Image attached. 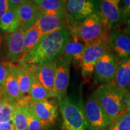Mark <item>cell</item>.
<instances>
[{"label": "cell", "instance_id": "cell-1", "mask_svg": "<svg viewBox=\"0 0 130 130\" xmlns=\"http://www.w3.org/2000/svg\"><path fill=\"white\" fill-rule=\"evenodd\" d=\"M70 36L68 28L43 36L34 48L19 61V64L25 67L28 65L57 61L60 57L65 43Z\"/></svg>", "mask_w": 130, "mask_h": 130}, {"label": "cell", "instance_id": "cell-2", "mask_svg": "<svg viewBox=\"0 0 130 130\" xmlns=\"http://www.w3.org/2000/svg\"><path fill=\"white\" fill-rule=\"evenodd\" d=\"M68 28L71 36L81 40L86 45L105 41L110 31L96 13L81 22L71 24Z\"/></svg>", "mask_w": 130, "mask_h": 130}, {"label": "cell", "instance_id": "cell-3", "mask_svg": "<svg viewBox=\"0 0 130 130\" xmlns=\"http://www.w3.org/2000/svg\"><path fill=\"white\" fill-rule=\"evenodd\" d=\"M95 92L99 104L111 125L122 112L125 111L123 105L125 94L110 84L99 86Z\"/></svg>", "mask_w": 130, "mask_h": 130}, {"label": "cell", "instance_id": "cell-4", "mask_svg": "<svg viewBox=\"0 0 130 130\" xmlns=\"http://www.w3.org/2000/svg\"><path fill=\"white\" fill-rule=\"evenodd\" d=\"M58 102L63 118L62 130H87L84 108L80 102L69 96Z\"/></svg>", "mask_w": 130, "mask_h": 130}, {"label": "cell", "instance_id": "cell-5", "mask_svg": "<svg viewBox=\"0 0 130 130\" xmlns=\"http://www.w3.org/2000/svg\"><path fill=\"white\" fill-rule=\"evenodd\" d=\"M119 0H103L96 2V12L101 18L110 30L119 28L129 21L120 6Z\"/></svg>", "mask_w": 130, "mask_h": 130}, {"label": "cell", "instance_id": "cell-6", "mask_svg": "<svg viewBox=\"0 0 130 130\" xmlns=\"http://www.w3.org/2000/svg\"><path fill=\"white\" fill-rule=\"evenodd\" d=\"M110 51L107 40L86 45L80 64L81 74L84 80L89 81L92 79L96 64L105 53Z\"/></svg>", "mask_w": 130, "mask_h": 130}, {"label": "cell", "instance_id": "cell-7", "mask_svg": "<svg viewBox=\"0 0 130 130\" xmlns=\"http://www.w3.org/2000/svg\"><path fill=\"white\" fill-rule=\"evenodd\" d=\"M84 113L89 130H108L110 124L101 107L94 92L89 98L84 107Z\"/></svg>", "mask_w": 130, "mask_h": 130}, {"label": "cell", "instance_id": "cell-8", "mask_svg": "<svg viewBox=\"0 0 130 130\" xmlns=\"http://www.w3.org/2000/svg\"><path fill=\"white\" fill-rule=\"evenodd\" d=\"M119 60L110 51L105 53L95 66L93 74L94 82L99 86L110 83L116 74Z\"/></svg>", "mask_w": 130, "mask_h": 130}, {"label": "cell", "instance_id": "cell-9", "mask_svg": "<svg viewBox=\"0 0 130 130\" xmlns=\"http://www.w3.org/2000/svg\"><path fill=\"white\" fill-rule=\"evenodd\" d=\"M28 107L41 123L42 126L54 125L58 116V103L55 98L38 101H28Z\"/></svg>", "mask_w": 130, "mask_h": 130}, {"label": "cell", "instance_id": "cell-10", "mask_svg": "<svg viewBox=\"0 0 130 130\" xmlns=\"http://www.w3.org/2000/svg\"><path fill=\"white\" fill-rule=\"evenodd\" d=\"M69 26L81 22L96 12V2L89 0H68L66 1Z\"/></svg>", "mask_w": 130, "mask_h": 130}, {"label": "cell", "instance_id": "cell-11", "mask_svg": "<svg viewBox=\"0 0 130 130\" xmlns=\"http://www.w3.org/2000/svg\"><path fill=\"white\" fill-rule=\"evenodd\" d=\"M107 43L110 51L119 59L130 57V35L119 28L110 31Z\"/></svg>", "mask_w": 130, "mask_h": 130}, {"label": "cell", "instance_id": "cell-12", "mask_svg": "<svg viewBox=\"0 0 130 130\" xmlns=\"http://www.w3.org/2000/svg\"><path fill=\"white\" fill-rule=\"evenodd\" d=\"M57 64V60L43 64L28 65L25 68L28 69L32 77L54 93Z\"/></svg>", "mask_w": 130, "mask_h": 130}, {"label": "cell", "instance_id": "cell-13", "mask_svg": "<svg viewBox=\"0 0 130 130\" xmlns=\"http://www.w3.org/2000/svg\"><path fill=\"white\" fill-rule=\"evenodd\" d=\"M71 63V60L64 56H60L57 60L54 93L58 100L67 96Z\"/></svg>", "mask_w": 130, "mask_h": 130}, {"label": "cell", "instance_id": "cell-14", "mask_svg": "<svg viewBox=\"0 0 130 130\" xmlns=\"http://www.w3.org/2000/svg\"><path fill=\"white\" fill-rule=\"evenodd\" d=\"M33 26L45 35L61 29L68 28L69 24L66 16L40 13Z\"/></svg>", "mask_w": 130, "mask_h": 130}, {"label": "cell", "instance_id": "cell-15", "mask_svg": "<svg viewBox=\"0 0 130 130\" xmlns=\"http://www.w3.org/2000/svg\"><path fill=\"white\" fill-rule=\"evenodd\" d=\"M19 21L18 30L26 31L33 27L39 15V12L31 1H24L16 8Z\"/></svg>", "mask_w": 130, "mask_h": 130}, {"label": "cell", "instance_id": "cell-16", "mask_svg": "<svg viewBox=\"0 0 130 130\" xmlns=\"http://www.w3.org/2000/svg\"><path fill=\"white\" fill-rule=\"evenodd\" d=\"M6 65L7 68V75L4 83L2 86L0 100L12 102L23 100L19 84L12 68L10 66L9 61H6Z\"/></svg>", "mask_w": 130, "mask_h": 130}, {"label": "cell", "instance_id": "cell-17", "mask_svg": "<svg viewBox=\"0 0 130 130\" xmlns=\"http://www.w3.org/2000/svg\"><path fill=\"white\" fill-rule=\"evenodd\" d=\"M25 31L16 30L9 34L6 38L8 56L12 62L20 61L24 57Z\"/></svg>", "mask_w": 130, "mask_h": 130}, {"label": "cell", "instance_id": "cell-18", "mask_svg": "<svg viewBox=\"0 0 130 130\" xmlns=\"http://www.w3.org/2000/svg\"><path fill=\"white\" fill-rule=\"evenodd\" d=\"M109 84L125 95L130 92V57L119 60L115 77Z\"/></svg>", "mask_w": 130, "mask_h": 130}, {"label": "cell", "instance_id": "cell-19", "mask_svg": "<svg viewBox=\"0 0 130 130\" xmlns=\"http://www.w3.org/2000/svg\"><path fill=\"white\" fill-rule=\"evenodd\" d=\"M86 45L81 40L70 36L65 43L60 56H64L70 58L74 64L80 67Z\"/></svg>", "mask_w": 130, "mask_h": 130}, {"label": "cell", "instance_id": "cell-20", "mask_svg": "<svg viewBox=\"0 0 130 130\" xmlns=\"http://www.w3.org/2000/svg\"><path fill=\"white\" fill-rule=\"evenodd\" d=\"M66 1L61 0H33L31 1L39 14H53L66 16Z\"/></svg>", "mask_w": 130, "mask_h": 130}, {"label": "cell", "instance_id": "cell-21", "mask_svg": "<svg viewBox=\"0 0 130 130\" xmlns=\"http://www.w3.org/2000/svg\"><path fill=\"white\" fill-rule=\"evenodd\" d=\"M9 64L17 79L22 99H30L29 95L31 86V76L28 69L19 64H15L10 61Z\"/></svg>", "mask_w": 130, "mask_h": 130}, {"label": "cell", "instance_id": "cell-22", "mask_svg": "<svg viewBox=\"0 0 130 130\" xmlns=\"http://www.w3.org/2000/svg\"><path fill=\"white\" fill-rule=\"evenodd\" d=\"M29 100L14 102L12 118L14 130H28L27 107Z\"/></svg>", "mask_w": 130, "mask_h": 130}, {"label": "cell", "instance_id": "cell-23", "mask_svg": "<svg viewBox=\"0 0 130 130\" xmlns=\"http://www.w3.org/2000/svg\"><path fill=\"white\" fill-rule=\"evenodd\" d=\"M30 76L31 86L29 97L31 101H38L56 98L54 94L48 90L31 75Z\"/></svg>", "mask_w": 130, "mask_h": 130}, {"label": "cell", "instance_id": "cell-24", "mask_svg": "<svg viewBox=\"0 0 130 130\" xmlns=\"http://www.w3.org/2000/svg\"><path fill=\"white\" fill-rule=\"evenodd\" d=\"M18 28L19 21L16 9L9 8L0 20V28L6 33L10 34L18 30Z\"/></svg>", "mask_w": 130, "mask_h": 130}, {"label": "cell", "instance_id": "cell-25", "mask_svg": "<svg viewBox=\"0 0 130 130\" xmlns=\"http://www.w3.org/2000/svg\"><path fill=\"white\" fill-rule=\"evenodd\" d=\"M43 36H44L43 33L38 28L34 26L28 30L26 31L25 39H24L23 58L34 48V46L36 45V43Z\"/></svg>", "mask_w": 130, "mask_h": 130}, {"label": "cell", "instance_id": "cell-26", "mask_svg": "<svg viewBox=\"0 0 130 130\" xmlns=\"http://www.w3.org/2000/svg\"><path fill=\"white\" fill-rule=\"evenodd\" d=\"M108 130H130V112H122L110 125Z\"/></svg>", "mask_w": 130, "mask_h": 130}, {"label": "cell", "instance_id": "cell-27", "mask_svg": "<svg viewBox=\"0 0 130 130\" xmlns=\"http://www.w3.org/2000/svg\"><path fill=\"white\" fill-rule=\"evenodd\" d=\"M14 102L0 100V123L12 121Z\"/></svg>", "mask_w": 130, "mask_h": 130}, {"label": "cell", "instance_id": "cell-28", "mask_svg": "<svg viewBox=\"0 0 130 130\" xmlns=\"http://www.w3.org/2000/svg\"><path fill=\"white\" fill-rule=\"evenodd\" d=\"M27 115L28 118V130H42V126L39 120L29 109L27 105Z\"/></svg>", "mask_w": 130, "mask_h": 130}, {"label": "cell", "instance_id": "cell-29", "mask_svg": "<svg viewBox=\"0 0 130 130\" xmlns=\"http://www.w3.org/2000/svg\"><path fill=\"white\" fill-rule=\"evenodd\" d=\"M7 75V68L6 61H3L0 58V86L4 84Z\"/></svg>", "mask_w": 130, "mask_h": 130}, {"label": "cell", "instance_id": "cell-30", "mask_svg": "<svg viewBox=\"0 0 130 130\" xmlns=\"http://www.w3.org/2000/svg\"><path fill=\"white\" fill-rule=\"evenodd\" d=\"M8 9H9L8 0H0V20Z\"/></svg>", "mask_w": 130, "mask_h": 130}, {"label": "cell", "instance_id": "cell-31", "mask_svg": "<svg viewBox=\"0 0 130 130\" xmlns=\"http://www.w3.org/2000/svg\"><path fill=\"white\" fill-rule=\"evenodd\" d=\"M122 6L123 12L126 14V15L129 18L130 17V0H124L122 1Z\"/></svg>", "mask_w": 130, "mask_h": 130}, {"label": "cell", "instance_id": "cell-32", "mask_svg": "<svg viewBox=\"0 0 130 130\" xmlns=\"http://www.w3.org/2000/svg\"><path fill=\"white\" fill-rule=\"evenodd\" d=\"M24 1L23 0H8L9 8L13 9H16L19 5H21Z\"/></svg>", "mask_w": 130, "mask_h": 130}, {"label": "cell", "instance_id": "cell-33", "mask_svg": "<svg viewBox=\"0 0 130 130\" xmlns=\"http://www.w3.org/2000/svg\"><path fill=\"white\" fill-rule=\"evenodd\" d=\"M0 128L1 130H14L12 121L9 122L0 123Z\"/></svg>", "mask_w": 130, "mask_h": 130}, {"label": "cell", "instance_id": "cell-34", "mask_svg": "<svg viewBox=\"0 0 130 130\" xmlns=\"http://www.w3.org/2000/svg\"><path fill=\"white\" fill-rule=\"evenodd\" d=\"M123 105H124L125 111L130 112V92L125 95L123 99Z\"/></svg>", "mask_w": 130, "mask_h": 130}, {"label": "cell", "instance_id": "cell-35", "mask_svg": "<svg viewBox=\"0 0 130 130\" xmlns=\"http://www.w3.org/2000/svg\"><path fill=\"white\" fill-rule=\"evenodd\" d=\"M42 130H56V129H55L53 125H49L43 127Z\"/></svg>", "mask_w": 130, "mask_h": 130}, {"label": "cell", "instance_id": "cell-36", "mask_svg": "<svg viewBox=\"0 0 130 130\" xmlns=\"http://www.w3.org/2000/svg\"><path fill=\"white\" fill-rule=\"evenodd\" d=\"M3 43V36L2 32L0 31V50H1V47H2Z\"/></svg>", "mask_w": 130, "mask_h": 130}, {"label": "cell", "instance_id": "cell-37", "mask_svg": "<svg viewBox=\"0 0 130 130\" xmlns=\"http://www.w3.org/2000/svg\"><path fill=\"white\" fill-rule=\"evenodd\" d=\"M126 31H127L128 33L130 35V27H129V26H128V28H127V29H126Z\"/></svg>", "mask_w": 130, "mask_h": 130}, {"label": "cell", "instance_id": "cell-38", "mask_svg": "<svg viewBox=\"0 0 130 130\" xmlns=\"http://www.w3.org/2000/svg\"><path fill=\"white\" fill-rule=\"evenodd\" d=\"M1 89H2V87L0 86V98H1Z\"/></svg>", "mask_w": 130, "mask_h": 130}, {"label": "cell", "instance_id": "cell-39", "mask_svg": "<svg viewBox=\"0 0 130 130\" xmlns=\"http://www.w3.org/2000/svg\"><path fill=\"white\" fill-rule=\"evenodd\" d=\"M128 22H129V27H130V18H129V21H128Z\"/></svg>", "mask_w": 130, "mask_h": 130}, {"label": "cell", "instance_id": "cell-40", "mask_svg": "<svg viewBox=\"0 0 130 130\" xmlns=\"http://www.w3.org/2000/svg\"><path fill=\"white\" fill-rule=\"evenodd\" d=\"M0 130H1V128H0Z\"/></svg>", "mask_w": 130, "mask_h": 130}]
</instances>
